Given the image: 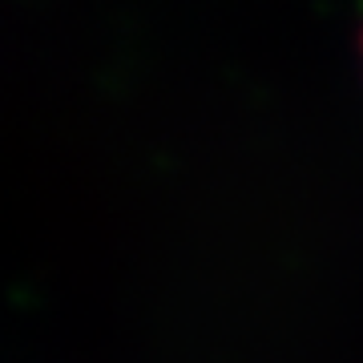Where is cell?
I'll use <instances>...</instances> for the list:
<instances>
[{
	"instance_id": "6da1fadb",
	"label": "cell",
	"mask_w": 363,
	"mask_h": 363,
	"mask_svg": "<svg viewBox=\"0 0 363 363\" xmlns=\"http://www.w3.org/2000/svg\"><path fill=\"white\" fill-rule=\"evenodd\" d=\"M359 52H363V28H359Z\"/></svg>"
}]
</instances>
